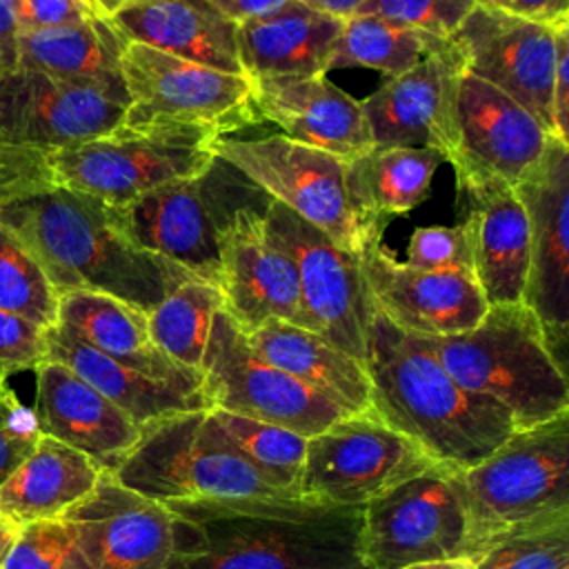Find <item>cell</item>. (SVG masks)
<instances>
[{"instance_id":"6da1fadb","label":"cell","mask_w":569,"mask_h":569,"mask_svg":"<svg viewBox=\"0 0 569 569\" xmlns=\"http://www.w3.org/2000/svg\"><path fill=\"white\" fill-rule=\"evenodd\" d=\"M173 547L164 569H367L362 507L302 498L176 500Z\"/></svg>"},{"instance_id":"7a4b0ae2","label":"cell","mask_w":569,"mask_h":569,"mask_svg":"<svg viewBox=\"0 0 569 569\" xmlns=\"http://www.w3.org/2000/svg\"><path fill=\"white\" fill-rule=\"evenodd\" d=\"M365 369L371 411L442 467H473L516 431L507 411L447 373L422 336L402 331L376 307Z\"/></svg>"},{"instance_id":"3957f363","label":"cell","mask_w":569,"mask_h":569,"mask_svg":"<svg viewBox=\"0 0 569 569\" xmlns=\"http://www.w3.org/2000/svg\"><path fill=\"white\" fill-rule=\"evenodd\" d=\"M0 222L31 249L58 293L98 291L149 313L180 282L196 278L131 244L100 202L58 184L4 204Z\"/></svg>"},{"instance_id":"277c9868","label":"cell","mask_w":569,"mask_h":569,"mask_svg":"<svg viewBox=\"0 0 569 569\" xmlns=\"http://www.w3.org/2000/svg\"><path fill=\"white\" fill-rule=\"evenodd\" d=\"M451 478L471 560L505 538L569 520V413L513 431L478 465L451 469Z\"/></svg>"},{"instance_id":"5b68a950","label":"cell","mask_w":569,"mask_h":569,"mask_svg":"<svg viewBox=\"0 0 569 569\" xmlns=\"http://www.w3.org/2000/svg\"><path fill=\"white\" fill-rule=\"evenodd\" d=\"M422 338L447 373L467 391L507 411L516 431L569 413L567 369L560 367L540 322L522 302L489 305L469 331Z\"/></svg>"},{"instance_id":"8992f818","label":"cell","mask_w":569,"mask_h":569,"mask_svg":"<svg viewBox=\"0 0 569 569\" xmlns=\"http://www.w3.org/2000/svg\"><path fill=\"white\" fill-rule=\"evenodd\" d=\"M211 149L340 249L360 258L382 242L387 218L365 198L356 158L345 160L282 133L249 140L222 136Z\"/></svg>"},{"instance_id":"52a82bcc","label":"cell","mask_w":569,"mask_h":569,"mask_svg":"<svg viewBox=\"0 0 569 569\" xmlns=\"http://www.w3.org/2000/svg\"><path fill=\"white\" fill-rule=\"evenodd\" d=\"M269 202L260 187L216 156L198 176L162 184L122 207H102L131 244L218 287L222 242L236 216L267 209Z\"/></svg>"},{"instance_id":"ba28073f","label":"cell","mask_w":569,"mask_h":569,"mask_svg":"<svg viewBox=\"0 0 569 569\" xmlns=\"http://www.w3.org/2000/svg\"><path fill=\"white\" fill-rule=\"evenodd\" d=\"M111 476L122 487L162 505L176 500H293L236 453L209 409L171 413L144 425Z\"/></svg>"},{"instance_id":"9c48e42d","label":"cell","mask_w":569,"mask_h":569,"mask_svg":"<svg viewBox=\"0 0 569 569\" xmlns=\"http://www.w3.org/2000/svg\"><path fill=\"white\" fill-rule=\"evenodd\" d=\"M220 136L198 127H127L47 156L53 184L122 207L162 184L202 173Z\"/></svg>"},{"instance_id":"30bf717a","label":"cell","mask_w":569,"mask_h":569,"mask_svg":"<svg viewBox=\"0 0 569 569\" xmlns=\"http://www.w3.org/2000/svg\"><path fill=\"white\" fill-rule=\"evenodd\" d=\"M127 127H198L216 136L258 124L247 76L224 73L153 47L124 40Z\"/></svg>"},{"instance_id":"8fae6325","label":"cell","mask_w":569,"mask_h":569,"mask_svg":"<svg viewBox=\"0 0 569 569\" xmlns=\"http://www.w3.org/2000/svg\"><path fill=\"white\" fill-rule=\"evenodd\" d=\"M200 371L209 409L276 425L302 438H311L347 416L340 407L260 358L224 309L213 316Z\"/></svg>"},{"instance_id":"7c38bea8","label":"cell","mask_w":569,"mask_h":569,"mask_svg":"<svg viewBox=\"0 0 569 569\" xmlns=\"http://www.w3.org/2000/svg\"><path fill=\"white\" fill-rule=\"evenodd\" d=\"M360 556L367 569L469 558L467 513L451 469H431L362 507Z\"/></svg>"},{"instance_id":"4fadbf2b","label":"cell","mask_w":569,"mask_h":569,"mask_svg":"<svg viewBox=\"0 0 569 569\" xmlns=\"http://www.w3.org/2000/svg\"><path fill=\"white\" fill-rule=\"evenodd\" d=\"M433 465L438 462L373 411L345 416L307 438L298 496L316 505L365 507Z\"/></svg>"},{"instance_id":"5bb4252c","label":"cell","mask_w":569,"mask_h":569,"mask_svg":"<svg viewBox=\"0 0 569 569\" xmlns=\"http://www.w3.org/2000/svg\"><path fill=\"white\" fill-rule=\"evenodd\" d=\"M264 227L296 267L311 331L365 362L373 302L360 258L340 249L322 231L276 200L264 211Z\"/></svg>"},{"instance_id":"9a60e30c","label":"cell","mask_w":569,"mask_h":569,"mask_svg":"<svg viewBox=\"0 0 569 569\" xmlns=\"http://www.w3.org/2000/svg\"><path fill=\"white\" fill-rule=\"evenodd\" d=\"M529 218V269L522 305L567 369L569 342V142L549 136L536 167L513 187Z\"/></svg>"},{"instance_id":"2e32d148","label":"cell","mask_w":569,"mask_h":569,"mask_svg":"<svg viewBox=\"0 0 569 569\" xmlns=\"http://www.w3.org/2000/svg\"><path fill=\"white\" fill-rule=\"evenodd\" d=\"M558 27L513 16L500 7L473 4L449 42L458 49L465 73L513 98L553 136L551 87Z\"/></svg>"},{"instance_id":"e0dca14e","label":"cell","mask_w":569,"mask_h":569,"mask_svg":"<svg viewBox=\"0 0 569 569\" xmlns=\"http://www.w3.org/2000/svg\"><path fill=\"white\" fill-rule=\"evenodd\" d=\"M124 111L98 87L18 67L0 73V144L51 153L118 129Z\"/></svg>"},{"instance_id":"ac0fdd59","label":"cell","mask_w":569,"mask_h":569,"mask_svg":"<svg viewBox=\"0 0 569 569\" xmlns=\"http://www.w3.org/2000/svg\"><path fill=\"white\" fill-rule=\"evenodd\" d=\"M549 133L513 98L493 84L460 73L451 104L456 178H498L516 187L540 160Z\"/></svg>"},{"instance_id":"d6986e66","label":"cell","mask_w":569,"mask_h":569,"mask_svg":"<svg viewBox=\"0 0 569 569\" xmlns=\"http://www.w3.org/2000/svg\"><path fill=\"white\" fill-rule=\"evenodd\" d=\"M373 307L413 336H453L473 329L489 309L471 271L413 269L380 244L360 256Z\"/></svg>"},{"instance_id":"ffe728a7","label":"cell","mask_w":569,"mask_h":569,"mask_svg":"<svg viewBox=\"0 0 569 569\" xmlns=\"http://www.w3.org/2000/svg\"><path fill=\"white\" fill-rule=\"evenodd\" d=\"M267 209H242L224 236L220 258L222 309L244 331L282 320L311 331L291 258L267 233Z\"/></svg>"},{"instance_id":"44dd1931","label":"cell","mask_w":569,"mask_h":569,"mask_svg":"<svg viewBox=\"0 0 569 569\" xmlns=\"http://www.w3.org/2000/svg\"><path fill=\"white\" fill-rule=\"evenodd\" d=\"M91 569H164L171 513L102 471L93 491L62 513Z\"/></svg>"},{"instance_id":"7402d4cb","label":"cell","mask_w":569,"mask_h":569,"mask_svg":"<svg viewBox=\"0 0 569 569\" xmlns=\"http://www.w3.org/2000/svg\"><path fill=\"white\" fill-rule=\"evenodd\" d=\"M465 73L458 49L442 40L411 69L387 78L360 100L373 147H431L445 160L451 149V104Z\"/></svg>"},{"instance_id":"603a6c76","label":"cell","mask_w":569,"mask_h":569,"mask_svg":"<svg viewBox=\"0 0 569 569\" xmlns=\"http://www.w3.org/2000/svg\"><path fill=\"white\" fill-rule=\"evenodd\" d=\"M260 122H273L282 136L345 160L371 151L360 100L325 76L249 78Z\"/></svg>"},{"instance_id":"cb8c5ba5","label":"cell","mask_w":569,"mask_h":569,"mask_svg":"<svg viewBox=\"0 0 569 569\" xmlns=\"http://www.w3.org/2000/svg\"><path fill=\"white\" fill-rule=\"evenodd\" d=\"M33 371V416L40 436L82 451L111 473L136 445L140 427L69 367L44 360Z\"/></svg>"},{"instance_id":"d4e9b609","label":"cell","mask_w":569,"mask_h":569,"mask_svg":"<svg viewBox=\"0 0 569 569\" xmlns=\"http://www.w3.org/2000/svg\"><path fill=\"white\" fill-rule=\"evenodd\" d=\"M473 229V276L489 305L522 302L529 218L516 189L498 178H456Z\"/></svg>"},{"instance_id":"484cf974","label":"cell","mask_w":569,"mask_h":569,"mask_svg":"<svg viewBox=\"0 0 569 569\" xmlns=\"http://www.w3.org/2000/svg\"><path fill=\"white\" fill-rule=\"evenodd\" d=\"M56 325L129 369L184 391H202V371L182 367L160 351L149 336L147 313L113 296L84 289L62 291Z\"/></svg>"},{"instance_id":"4316f807","label":"cell","mask_w":569,"mask_h":569,"mask_svg":"<svg viewBox=\"0 0 569 569\" xmlns=\"http://www.w3.org/2000/svg\"><path fill=\"white\" fill-rule=\"evenodd\" d=\"M109 22L129 42L244 76L238 58V24L209 0H142L113 13Z\"/></svg>"},{"instance_id":"83f0119b","label":"cell","mask_w":569,"mask_h":569,"mask_svg":"<svg viewBox=\"0 0 569 569\" xmlns=\"http://www.w3.org/2000/svg\"><path fill=\"white\" fill-rule=\"evenodd\" d=\"M342 20L300 0L238 22V58L247 78L325 76Z\"/></svg>"},{"instance_id":"f1b7e54d","label":"cell","mask_w":569,"mask_h":569,"mask_svg":"<svg viewBox=\"0 0 569 569\" xmlns=\"http://www.w3.org/2000/svg\"><path fill=\"white\" fill-rule=\"evenodd\" d=\"M244 336L260 358L293 376L347 416L371 413V385L365 362L320 333L282 320H267Z\"/></svg>"},{"instance_id":"f546056e","label":"cell","mask_w":569,"mask_h":569,"mask_svg":"<svg viewBox=\"0 0 569 569\" xmlns=\"http://www.w3.org/2000/svg\"><path fill=\"white\" fill-rule=\"evenodd\" d=\"M122 49L124 38L111 22L93 16L78 24L18 31L13 67L98 87L129 104L120 67Z\"/></svg>"},{"instance_id":"4dcf8cb0","label":"cell","mask_w":569,"mask_h":569,"mask_svg":"<svg viewBox=\"0 0 569 569\" xmlns=\"http://www.w3.org/2000/svg\"><path fill=\"white\" fill-rule=\"evenodd\" d=\"M47 360L69 367L78 378L124 411L140 429L171 413L209 409L202 391H184L129 369L58 325L47 329Z\"/></svg>"},{"instance_id":"1f68e13d","label":"cell","mask_w":569,"mask_h":569,"mask_svg":"<svg viewBox=\"0 0 569 569\" xmlns=\"http://www.w3.org/2000/svg\"><path fill=\"white\" fill-rule=\"evenodd\" d=\"M100 476L89 456L40 436L33 453L0 485V516L16 527L58 520L93 491Z\"/></svg>"},{"instance_id":"d6a6232c","label":"cell","mask_w":569,"mask_h":569,"mask_svg":"<svg viewBox=\"0 0 569 569\" xmlns=\"http://www.w3.org/2000/svg\"><path fill=\"white\" fill-rule=\"evenodd\" d=\"M440 42L442 38L387 18L353 13L342 20V31L327 60L325 73L331 69L365 67L380 71L385 78H396L431 53Z\"/></svg>"},{"instance_id":"836d02e7","label":"cell","mask_w":569,"mask_h":569,"mask_svg":"<svg viewBox=\"0 0 569 569\" xmlns=\"http://www.w3.org/2000/svg\"><path fill=\"white\" fill-rule=\"evenodd\" d=\"M353 162L365 198L382 218H389L409 213L431 193L445 156L431 147H373Z\"/></svg>"},{"instance_id":"e575fe53","label":"cell","mask_w":569,"mask_h":569,"mask_svg":"<svg viewBox=\"0 0 569 569\" xmlns=\"http://www.w3.org/2000/svg\"><path fill=\"white\" fill-rule=\"evenodd\" d=\"M222 305L216 284L200 278L184 280L147 313L149 336L178 365L200 369L213 316Z\"/></svg>"},{"instance_id":"d590c367","label":"cell","mask_w":569,"mask_h":569,"mask_svg":"<svg viewBox=\"0 0 569 569\" xmlns=\"http://www.w3.org/2000/svg\"><path fill=\"white\" fill-rule=\"evenodd\" d=\"M227 442L242 456L269 485L291 498H300L307 438L258 420L209 409Z\"/></svg>"},{"instance_id":"8d00e7d4","label":"cell","mask_w":569,"mask_h":569,"mask_svg":"<svg viewBox=\"0 0 569 569\" xmlns=\"http://www.w3.org/2000/svg\"><path fill=\"white\" fill-rule=\"evenodd\" d=\"M0 309L44 329L58 322V291L31 249L0 222Z\"/></svg>"},{"instance_id":"74e56055","label":"cell","mask_w":569,"mask_h":569,"mask_svg":"<svg viewBox=\"0 0 569 569\" xmlns=\"http://www.w3.org/2000/svg\"><path fill=\"white\" fill-rule=\"evenodd\" d=\"M2 569H91V565L71 527L58 518L20 527Z\"/></svg>"},{"instance_id":"f35d334b","label":"cell","mask_w":569,"mask_h":569,"mask_svg":"<svg viewBox=\"0 0 569 569\" xmlns=\"http://www.w3.org/2000/svg\"><path fill=\"white\" fill-rule=\"evenodd\" d=\"M569 565V520L500 540L476 569H562Z\"/></svg>"},{"instance_id":"ab89813d","label":"cell","mask_w":569,"mask_h":569,"mask_svg":"<svg viewBox=\"0 0 569 569\" xmlns=\"http://www.w3.org/2000/svg\"><path fill=\"white\" fill-rule=\"evenodd\" d=\"M407 267L413 269H460L473 273V229L465 218L453 227H418L409 236Z\"/></svg>"},{"instance_id":"60d3db41","label":"cell","mask_w":569,"mask_h":569,"mask_svg":"<svg viewBox=\"0 0 569 569\" xmlns=\"http://www.w3.org/2000/svg\"><path fill=\"white\" fill-rule=\"evenodd\" d=\"M471 0H367L356 13L380 16L447 40L471 11Z\"/></svg>"},{"instance_id":"b9f144b4","label":"cell","mask_w":569,"mask_h":569,"mask_svg":"<svg viewBox=\"0 0 569 569\" xmlns=\"http://www.w3.org/2000/svg\"><path fill=\"white\" fill-rule=\"evenodd\" d=\"M40 440L33 409L0 382V485L33 453Z\"/></svg>"},{"instance_id":"7bdbcfd3","label":"cell","mask_w":569,"mask_h":569,"mask_svg":"<svg viewBox=\"0 0 569 569\" xmlns=\"http://www.w3.org/2000/svg\"><path fill=\"white\" fill-rule=\"evenodd\" d=\"M47 156L31 147L0 144V209L53 184Z\"/></svg>"},{"instance_id":"ee69618b","label":"cell","mask_w":569,"mask_h":569,"mask_svg":"<svg viewBox=\"0 0 569 569\" xmlns=\"http://www.w3.org/2000/svg\"><path fill=\"white\" fill-rule=\"evenodd\" d=\"M47 360V329L0 309V373L36 369Z\"/></svg>"},{"instance_id":"f6af8a7d","label":"cell","mask_w":569,"mask_h":569,"mask_svg":"<svg viewBox=\"0 0 569 569\" xmlns=\"http://www.w3.org/2000/svg\"><path fill=\"white\" fill-rule=\"evenodd\" d=\"M18 31L78 24L93 18L87 0H9Z\"/></svg>"},{"instance_id":"bcb514c9","label":"cell","mask_w":569,"mask_h":569,"mask_svg":"<svg viewBox=\"0 0 569 569\" xmlns=\"http://www.w3.org/2000/svg\"><path fill=\"white\" fill-rule=\"evenodd\" d=\"M567 120H569V24H562L556 31V69H553V87H551L553 138L562 142H569Z\"/></svg>"},{"instance_id":"7dc6e473","label":"cell","mask_w":569,"mask_h":569,"mask_svg":"<svg viewBox=\"0 0 569 569\" xmlns=\"http://www.w3.org/2000/svg\"><path fill=\"white\" fill-rule=\"evenodd\" d=\"M500 9L549 27L569 22V0H502Z\"/></svg>"},{"instance_id":"c3c4849f","label":"cell","mask_w":569,"mask_h":569,"mask_svg":"<svg viewBox=\"0 0 569 569\" xmlns=\"http://www.w3.org/2000/svg\"><path fill=\"white\" fill-rule=\"evenodd\" d=\"M222 16H227L229 20L244 22L258 16H264L269 11H276L278 7H282L289 0H209Z\"/></svg>"},{"instance_id":"681fc988","label":"cell","mask_w":569,"mask_h":569,"mask_svg":"<svg viewBox=\"0 0 569 569\" xmlns=\"http://www.w3.org/2000/svg\"><path fill=\"white\" fill-rule=\"evenodd\" d=\"M16 36H18V27H16V18L11 11V2L0 0V58L7 69L13 67Z\"/></svg>"},{"instance_id":"f907efd6","label":"cell","mask_w":569,"mask_h":569,"mask_svg":"<svg viewBox=\"0 0 569 569\" xmlns=\"http://www.w3.org/2000/svg\"><path fill=\"white\" fill-rule=\"evenodd\" d=\"M300 2H305V4H309V7H313V9H318V11H325V13H331V16L340 18V20H345V18L353 16L356 9H358L362 2H367V0H300Z\"/></svg>"},{"instance_id":"816d5d0a","label":"cell","mask_w":569,"mask_h":569,"mask_svg":"<svg viewBox=\"0 0 569 569\" xmlns=\"http://www.w3.org/2000/svg\"><path fill=\"white\" fill-rule=\"evenodd\" d=\"M20 527H16L13 522H9L4 516H0V569L4 567V560L11 551V547L16 545Z\"/></svg>"},{"instance_id":"f5cc1de1","label":"cell","mask_w":569,"mask_h":569,"mask_svg":"<svg viewBox=\"0 0 569 569\" xmlns=\"http://www.w3.org/2000/svg\"><path fill=\"white\" fill-rule=\"evenodd\" d=\"M136 2H142V0H87V4L93 9V13L100 16V18H107V20H109L113 13H118L120 9L131 7V4H136Z\"/></svg>"},{"instance_id":"db71d44e","label":"cell","mask_w":569,"mask_h":569,"mask_svg":"<svg viewBox=\"0 0 569 569\" xmlns=\"http://www.w3.org/2000/svg\"><path fill=\"white\" fill-rule=\"evenodd\" d=\"M402 569H476V560L471 558H453V560H436V562H420L409 565Z\"/></svg>"},{"instance_id":"11a10c76","label":"cell","mask_w":569,"mask_h":569,"mask_svg":"<svg viewBox=\"0 0 569 569\" xmlns=\"http://www.w3.org/2000/svg\"><path fill=\"white\" fill-rule=\"evenodd\" d=\"M473 4H485V7H502V0H471Z\"/></svg>"},{"instance_id":"9f6ffc18","label":"cell","mask_w":569,"mask_h":569,"mask_svg":"<svg viewBox=\"0 0 569 569\" xmlns=\"http://www.w3.org/2000/svg\"><path fill=\"white\" fill-rule=\"evenodd\" d=\"M4 69H7V67H4V62H2V58H0V73H2Z\"/></svg>"},{"instance_id":"6f0895ef","label":"cell","mask_w":569,"mask_h":569,"mask_svg":"<svg viewBox=\"0 0 569 569\" xmlns=\"http://www.w3.org/2000/svg\"><path fill=\"white\" fill-rule=\"evenodd\" d=\"M4 378H7V376H4V373H0V382H4Z\"/></svg>"},{"instance_id":"680465c9","label":"cell","mask_w":569,"mask_h":569,"mask_svg":"<svg viewBox=\"0 0 569 569\" xmlns=\"http://www.w3.org/2000/svg\"><path fill=\"white\" fill-rule=\"evenodd\" d=\"M562 569H569V565H567V567H562Z\"/></svg>"}]
</instances>
